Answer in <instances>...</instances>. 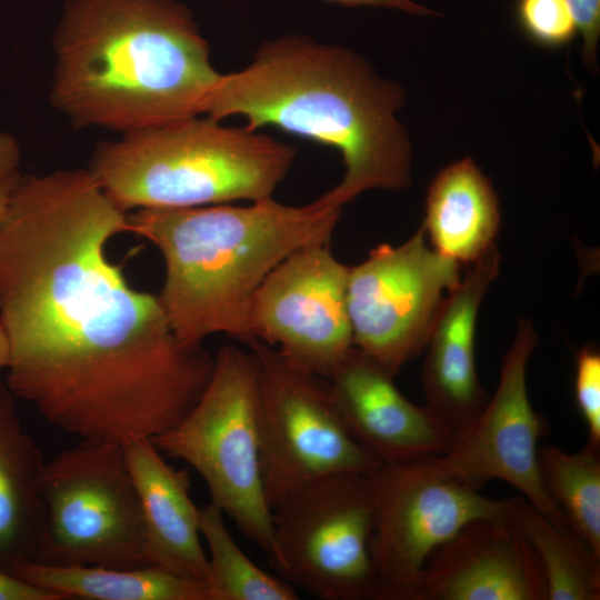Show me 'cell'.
Wrapping results in <instances>:
<instances>
[{
    "label": "cell",
    "mask_w": 600,
    "mask_h": 600,
    "mask_svg": "<svg viewBox=\"0 0 600 600\" xmlns=\"http://www.w3.org/2000/svg\"><path fill=\"white\" fill-rule=\"evenodd\" d=\"M124 232L128 213L88 169L20 176L0 222L7 388L60 430L121 446L177 426L214 363L109 259Z\"/></svg>",
    "instance_id": "obj_1"
},
{
    "label": "cell",
    "mask_w": 600,
    "mask_h": 600,
    "mask_svg": "<svg viewBox=\"0 0 600 600\" xmlns=\"http://www.w3.org/2000/svg\"><path fill=\"white\" fill-rule=\"evenodd\" d=\"M404 98L354 50L286 34L263 42L243 69L221 74L203 114L241 116L248 130L271 126L337 149L343 178L322 196L343 207L368 190L410 186L412 148L397 116Z\"/></svg>",
    "instance_id": "obj_2"
},
{
    "label": "cell",
    "mask_w": 600,
    "mask_h": 600,
    "mask_svg": "<svg viewBox=\"0 0 600 600\" xmlns=\"http://www.w3.org/2000/svg\"><path fill=\"white\" fill-rule=\"evenodd\" d=\"M53 43L51 101L76 128L126 133L201 116L222 74L174 0H68Z\"/></svg>",
    "instance_id": "obj_3"
},
{
    "label": "cell",
    "mask_w": 600,
    "mask_h": 600,
    "mask_svg": "<svg viewBox=\"0 0 600 600\" xmlns=\"http://www.w3.org/2000/svg\"><path fill=\"white\" fill-rule=\"evenodd\" d=\"M342 208L323 196L303 206L268 198L138 209L128 224L162 257L158 297L174 333L191 343L217 333L246 343L253 339L249 314L260 284L294 251L329 243Z\"/></svg>",
    "instance_id": "obj_4"
},
{
    "label": "cell",
    "mask_w": 600,
    "mask_h": 600,
    "mask_svg": "<svg viewBox=\"0 0 600 600\" xmlns=\"http://www.w3.org/2000/svg\"><path fill=\"white\" fill-rule=\"evenodd\" d=\"M296 149L200 116L123 133L100 143L89 172L124 212L272 198Z\"/></svg>",
    "instance_id": "obj_5"
},
{
    "label": "cell",
    "mask_w": 600,
    "mask_h": 600,
    "mask_svg": "<svg viewBox=\"0 0 600 600\" xmlns=\"http://www.w3.org/2000/svg\"><path fill=\"white\" fill-rule=\"evenodd\" d=\"M151 440L161 453L190 464L204 480L211 502L272 557V510L260 463L258 373L249 349L221 347L193 408Z\"/></svg>",
    "instance_id": "obj_6"
},
{
    "label": "cell",
    "mask_w": 600,
    "mask_h": 600,
    "mask_svg": "<svg viewBox=\"0 0 600 600\" xmlns=\"http://www.w3.org/2000/svg\"><path fill=\"white\" fill-rule=\"evenodd\" d=\"M44 521L34 562L149 566L139 498L123 447L80 440L44 463Z\"/></svg>",
    "instance_id": "obj_7"
},
{
    "label": "cell",
    "mask_w": 600,
    "mask_h": 600,
    "mask_svg": "<svg viewBox=\"0 0 600 600\" xmlns=\"http://www.w3.org/2000/svg\"><path fill=\"white\" fill-rule=\"evenodd\" d=\"M244 344L257 364L260 463L271 510L314 480L381 464L348 430L327 378L257 338Z\"/></svg>",
    "instance_id": "obj_8"
},
{
    "label": "cell",
    "mask_w": 600,
    "mask_h": 600,
    "mask_svg": "<svg viewBox=\"0 0 600 600\" xmlns=\"http://www.w3.org/2000/svg\"><path fill=\"white\" fill-rule=\"evenodd\" d=\"M272 522L270 562L293 586L322 600H378L368 473L308 483L272 510Z\"/></svg>",
    "instance_id": "obj_9"
},
{
    "label": "cell",
    "mask_w": 600,
    "mask_h": 600,
    "mask_svg": "<svg viewBox=\"0 0 600 600\" xmlns=\"http://www.w3.org/2000/svg\"><path fill=\"white\" fill-rule=\"evenodd\" d=\"M437 457L381 463L368 473L378 600H417L423 567L438 547L469 521L508 510V498L481 494L443 470Z\"/></svg>",
    "instance_id": "obj_10"
},
{
    "label": "cell",
    "mask_w": 600,
    "mask_h": 600,
    "mask_svg": "<svg viewBox=\"0 0 600 600\" xmlns=\"http://www.w3.org/2000/svg\"><path fill=\"white\" fill-rule=\"evenodd\" d=\"M459 263L426 244L422 226L403 243H381L349 267L347 306L353 347L394 377L427 346Z\"/></svg>",
    "instance_id": "obj_11"
},
{
    "label": "cell",
    "mask_w": 600,
    "mask_h": 600,
    "mask_svg": "<svg viewBox=\"0 0 600 600\" xmlns=\"http://www.w3.org/2000/svg\"><path fill=\"white\" fill-rule=\"evenodd\" d=\"M348 272L329 243L291 253L253 296L249 314L253 338L294 367L328 379L353 347Z\"/></svg>",
    "instance_id": "obj_12"
},
{
    "label": "cell",
    "mask_w": 600,
    "mask_h": 600,
    "mask_svg": "<svg viewBox=\"0 0 600 600\" xmlns=\"http://www.w3.org/2000/svg\"><path fill=\"white\" fill-rule=\"evenodd\" d=\"M538 337L530 321L518 322L491 398L476 419L457 434L452 448L437 457L439 466L468 487L480 490L502 480L560 527L568 523L547 493L539 473L538 443L549 426L531 406L527 366Z\"/></svg>",
    "instance_id": "obj_13"
},
{
    "label": "cell",
    "mask_w": 600,
    "mask_h": 600,
    "mask_svg": "<svg viewBox=\"0 0 600 600\" xmlns=\"http://www.w3.org/2000/svg\"><path fill=\"white\" fill-rule=\"evenodd\" d=\"M417 600H548L542 568L507 516L469 521L428 558Z\"/></svg>",
    "instance_id": "obj_14"
},
{
    "label": "cell",
    "mask_w": 600,
    "mask_h": 600,
    "mask_svg": "<svg viewBox=\"0 0 600 600\" xmlns=\"http://www.w3.org/2000/svg\"><path fill=\"white\" fill-rule=\"evenodd\" d=\"M382 364L352 347L328 378L352 437L381 463L446 454L457 433L427 406L408 400Z\"/></svg>",
    "instance_id": "obj_15"
},
{
    "label": "cell",
    "mask_w": 600,
    "mask_h": 600,
    "mask_svg": "<svg viewBox=\"0 0 600 600\" xmlns=\"http://www.w3.org/2000/svg\"><path fill=\"white\" fill-rule=\"evenodd\" d=\"M500 260L492 244L470 263L458 287L444 298L426 346L421 373L426 406L457 434L488 400L476 368V322L483 297L499 274Z\"/></svg>",
    "instance_id": "obj_16"
},
{
    "label": "cell",
    "mask_w": 600,
    "mask_h": 600,
    "mask_svg": "<svg viewBox=\"0 0 600 600\" xmlns=\"http://www.w3.org/2000/svg\"><path fill=\"white\" fill-rule=\"evenodd\" d=\"M122 447L139 498L148 564L206 580L209 561L188 471L166 462L151 439H132Z\"/></svg>",
    "instance_id": "obj_17"
},
{
    "label": "cell",
    "mask_w": 600,
    "mask_h": 600,
    "mask_svg": "<svg viewBox=\"0 0 600 600\" xmlns=\"http://www.w3.org/2000/svg\"><path fill=\"white\" fill-rule=\"evenodd\" d=\"M14 400L0 384V569L10 573L34 560L44 521L40 481L46 461Z\"/></svg>",
    "instance_id": "obj_18"
},
{
    "label": "cell",
    "mask_w": 600,
    "mask_h": 600,
    "mask_svg": "<svg viewBox=\"0 0 600 600\" xmlns=\"http://www.w3.org/2000/svg\"><path fill=\"white\" fill-rule=\"evenodd\" d=\"M421 224L432 248L456 262L472 263L500 227V208L489 178L471 158L456 161L431 181Z\"/></svg>",
    "instance_id": "obj_19"
},
{
    "label": "cell",
    "mask_w": 600,
    "mask_h": 600,
    "mask_svg": "<svg viewBox=\"0 0 600 600\" xmlns=\"http://www.w3.org/2000/svg\"><path fill=\"white\" fill-rule=\"evenodd\" d=\"M13 574L66 599L209 600L206 580L182 577L156 566H51L29 561Z\"/></svg>",
    "instance_id": "obj_20"
},
{
    "label": "cell",
    "mask_w": 600,
    "mask_h": 600,
    "mask_svg": "<svg viewBox=\"0 0 600 600\" xmlns=\"http://www.w3.org/2000/svg\"><path fill=\"white\" fill-rule=\"evenodd\" d=\"M507 516L537 554L548 600L600 599V557L570 528L553 523L522 496L508 498Z\"/></svg>",
    "instance_id": "obj_21"
},
{
    "label": "cell",
    "mask_w": 600,
    "mask_h": 600,
    "mask_svg": "<svg viewBox=\"0 0 600 600\" xmlns=\"http://www.w3.org/2000/svg\"><path fill=\"white\" fill-rule=\"evenodd\" d=\"M542 484L569 528L600 557V448L573 453L554 446L538 449Z\"/></svg>",
    "instance_id": "obj_22"
},
{
    "label": "cell",
    "mask_w": 600,
    "mask_h": 600,
    "mask_svg": "<svg viewBox=\"0 0 600 600\" xmlns=\"http://www.w3.org/2000/svg\"><path fill=\"white\" fill-rule=\"evenodd\" d=\"M200 533L208 548L209 600H296L294 586L258 567L237 544L223 512L212 502L200 508Z\"/></svg>",
    "instance_id": "obj_23"
},
{
    "label": "cell",
    "mask_w": 600,
    "mask_h": 600,
    "mask_svg": "<svg viewBox=\"0 0 600 600\" xmlns=\"http://www.w3.org/2000/svg\"><path fill=\"white\" fill-rule=\"evenodd\" d=\"M514 13L522 32L544 48L563 47L578 31L566 0H517Z\"/></svg>",
    "instance_id": "obj_24"
},
{
    "label": "cell",
    "mask_w": 600,
    "mask_h": 600,
    "mask_svg": "<svg viewBox=\"0 0 600 600\" xmlns=\"http://www.w3.org/2000/svg\"><path fill=\"white\" fill-rule=\"evenodd\" d=\"M574 397L588 430L587 443L600 448V353L593 346L577 353Z\"/></svg>",
    "instance_id": "obj_25"
},
{
    "label": "cell",
    "mask_w": 600,
    "mask_h": 600,
    "mask_svg": "<svg viewBox=\"0 0 600 600\" xmlns=\"http://www.w3.org/2000/svg\"><path fill=\"white\" fill-rule=\"evenodd\" d=\"M583 39L582 57L589 69L596 70L600 38V0H566Z\"/></svg>",
    "instance_id": "obj_26"
},
{
    "label": "cell",
    "mask_w": 600,
    "mask_h": 600,
    "mask_svg": "<svg viewBox=\"0 0 600 600\" xmlns=\"http://www.w3.org/2000/svg\"><path fill=\"white\" fill-rule=\"evenodd\" d=\"M0 600H66V598L0 569Z\"/></svg>",
    "instance_id": "obj_27"
},
{
    "label": "cell",
    "mask_w": 600,
    "mask_h": 600,
    "mask_svg": "<svg viewBox=\"0 0 600 600\" xmlns=\"http://www.w3.org/2000/svg\"><path fill=\"white\" fill-rule=\"evenodd\" d=\"M329 2L347 6V7H382L389 9H397L404 12L418 14V16H428L437 14L431 9H428L414 1L411 0H326Z\"/></svg>",
    "instance_id": "obj_28"
},
{
    "label": "cell",
    "mask_w": 600,
    "mask_h": 600,
    "mask_svg": "<svg viewBox=\"0 0 600 600\" xmlns=\"http://www.w3.org/2000/svg\"><path fill=\"white\" fill-rule=\"evenodd\" d=\"M20 149L10 134L0 132V180L18 173Z\"/></svg>",
    "instance_id": "obj_29"
},
{
    "label": "cell",
    "mask_w": 600,
    "mask_h": 600,
    "mask_svg": "<svg viewBox=\"0 0 600 600\" xmlns=\"http://www.w3.org/2000/svg\"><path fill=\"white\" fill-rule=\"evenodd\" d=\"M19 176L20 174L17 173L14 176L0 180V222L2 221L7 212Z\"/></svg>",
    "instance_id": "obj_30"
},
{
    "label": "cell",
    "mask_w": 600,
    "mask_h": 600,
    "mask_svg": "<svg viewBox=\"0 0 600 600\" xmlns=\"http://www.w3.org/2000/svg\"><path fill=\"white\" fill-rule=\"evenodd\" d=\"M9 342L7 334L0 324V370L7 368L9 362Z\"/></svg>",
    "instance_id": "obj_31"
}]
</instances>
